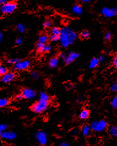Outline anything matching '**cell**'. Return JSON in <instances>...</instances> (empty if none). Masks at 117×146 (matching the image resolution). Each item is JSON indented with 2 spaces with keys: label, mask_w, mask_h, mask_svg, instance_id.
I'll return each mask as SVG.
<instances>
[{
  "label": "cell",
  "mask_w": 117,
  "mask_h": 146,
  "mask_svg": "<svg viewBox=\"0 0 117 146\" xmlns=\"http://www.w3.org/2000/svg\"><path fill=\"white\" fill-rule=\"evenodd\" d=\"M77 38V34L74 30L68 27H65L61 29L59 40V44L62 48H66L73 44Z\"/></svg>",
  "instance_id": "cell-1"
},
{
  "label": "cell",
  "mask_w": 117,
  "mask_h": 146,
  "mask_svg": "<svg viewBox=\"0 0 117 146\" xmlns=\"http://www.w3.org/2000/svg\"><path fill=\"white\" fill-rule=\"evenodd\" d=\"M17 8V3L10 0L0 6V16H9L13 14Z\"/></svg>",
  "instance_id": "cell-2"
},
{
  "label": "cell",
  "mask_w": 117,
  "mask_h": 146,
  "mask_svg": "<svg viewBox=\"0 0 117 146\" xmlns=\"http://www.w3.org/2000/svg\"><path fill=\"white\" fill-rule=\"evenodd\" d=\"M107 126L108 124L106 121L104 120H99L93 121L90 125V128L95 132H103L107 129Z\"/></svg>",
  "instance_id": "cell-3"
},
{
  "label": "cell",
  "mask_w": 117,
  "mask_h": 146,
  "mask_svg": "<svg viewBox=\"0 0 117 146\" xmlns=\"http://www.w3.org/2000/svg\"><path fill=\"white\" fill-rule=\"evenodd\" d=\"M48 106V102L42 101L39 99V101L36 102L32 106L31 109L33 112L36 113H41L46 111Z\"/></svg>",
  "instance_id": "cell-4"
},
{
  "label": "cell",
  "mask_w": 117,
  "mask_h": 146,
  "mask_svg": "<svg viewBox=\"0 0 117 146\" xmlns=\"http://www.w3.org/2000/svg\"><path fill=\"white\" fill-rule=\"evenodd\" d=\"M102 16L105 18H113L117 16V7H104L101 10Z\"/></svg>",
  "instance_id": "cell-5"
},
{
  "label": "cell",
  "mask_w": 117,
  "mask_h": 146,
  "mask_svg": "<svg viewBox=\"0 0 117 146\" xmlns=\"http://www.w3.org/2000/svg\"><path fill=\"white\" fill-rule=\"evenodd\" d=\"M30 65L31 62L29 60H20L16 65H14V69L17 71H22L28 69Z\"/></svg>",
  "instance_id": "cell-6"
},
{
  "label": "cell",
  "mask_w": 117,
  "mask_h": 146,
  "mask_svg": "<svg viewBox=\"0 0 117 146\" xmlns=\"http://www.w3.org/2000/svg\"><path fill=\"white\" fill-rule=\"evenodd\" d=\"M80 56V54L78 52L75 51H71L67 55H66L65 58L64 59V61H65L66 64L69 65L73 63V62H74L75 60L78 58Z\"/></svg>",
  "instance_id": "cell-7"
},
{
  "label": "cell",
  "mask_w": 117,
  "mask_h": 146,
  "mask_svg": "<svg viewBox=\"0 0 117 146\" xmlns=\"http://www.w3.org/2000/svg\"><path fill=\"white\" fill-rule=\"evenodd\" d=\"M35 137L37 141L41 145H45L47 143V134L42 131H38L36 133Z\"/></svg>",
  "instance_id": "cell-8"
},
{
  "label": "cell",
  "mask_w": 117,
  "mask_h": 146,
  "mask_svg": "<svg viewBox=\"0 0 117 146\" xmlns=\"http://www.w3.org/2000/svg\"><path fill=\"white\" fill-rule=\"evenodd\" d=\"M22 94L23 98L26 99H32L35 98L36 93V91L31 88H24L22 91Z\"/></svg>",
  "instance_id": "cell-9"
},
{
  "label": "cell",
  "mask_w": 117,
  "mask_h": 146,
  "mask_svg": "<svg viewBox=\"0 0 117 146\" xmlns=\"http://www.w3.org/2000/svg\"><path fill=\"white\" fill-rule=\"evenodd\" d=\"M16 78V74L12 72H7L5 75L1 76V82L4 84H8L12 82Z\"/></svg>",
  "instance_id": "cell-10"
},
{
  "label": "cell",
  "mask_w": 117,
  "mask_h": 146,
  "mask_svg": "<svg viewBox=\"0 0 117 146\" xmlns=\"http://www.w3.org/2000/svg\"><path fill=\"white\" fill-rule=\"evenodd\" d=\"M52 46L48 44H41L37 43L36 49L39 53H46L50 52L52 50Z\"/></svg>",
  "instance_id": "cell-11"
},
{
  "label": "cell",
  "mask_w": 117,
  "mask_h": 146,
  "mask_svg": "<svg viewBox=\"0 0 117 146\" xmlns=\"http://www.w3.org/2000/svg\"><path fill=\"white\" fill-rule=\"evenodd\" d=\"M3 139L7 140V141H13L16 139L17 134L16 133L12 131H5L2 133L1 137Z\"/></svg>",
  "instance_id": "cell-12"
},
{
  "label": "cell",
  "mask_w": 117,
  "mask_h": 146,
  "mask_svg": "<svg viewBox=\"0 0 117 146\" xmlns=\"http://www.w3.org/2000/svg\"><path fill=\"white\" fill-rule=\"evenodd\" d=\"M83 7L80 5H75L72 7V12L76 16H80L83 13Z\"/></svg>",
  "instance_id": "cell-13"
},
{
  "label": "cell",
  "mask_w": 117,
  "mask_h": 146,
  "mask_svg": "<svg viewBox=\"0 0 117 146\" xmlns=\"http://www.w3.org/2000/svg\"><path fill=\"white\" fill-rule=\"evenodd\" d=\"M59 64V59L56 57H52V58L48 61L49 67L52 68H54L58 66Z\"/></svg>",
  "instance_id": "cell-14"
},
{
  "label": "cell",
  "mask_w": 117,
  "mask_h": 146,
  "mask_svg": "<svg viewBox=\"0 0 117 146\" xmlns=\"http://www.w3.org/2000/svg\"><path fill=\"white\" fill-rule=\"evenodd\" d=\"M108 132L112 137L117 138V125H112L110 126L108 129Z\"/></svg>",
  "instance_id": "cell-15"
},
{
  "label": "cell",
  "mask_w": 117,
  "mask_h": 146,
  "mask_svg": "<svg viewBox=\"0 0 117 146\" xmlns=\"http://www.w3.org/2000/svg\"><path fill=\"white\" fill-rule=\"evenodd\" d=\"M49 39V37L46 34H42L39 36L37 43L41 44H46Z\"/></svg>",
  "instance_id": "cell-16"
},
{
  "label": "cell",
  "mask_w": 117,
  "mask_h": 146,
  "mask_svg": "<svg viewBox=\"0 0 117 146\" xmlns=\"http://www.w3.org/2000/svg\"><path fill=\"white\" fill-rule=\"evenodd\" d=\"M90 116V112L88 110L84 109L82 110L80 114H79V117H80L82 120H86Z\"/></svg>",
  "instance_id": "cell-17"
},
{
  "label": "cell",
  "mask_w": 117,
  "mask_h": 146,
  "mask_svg": "<svg viewBox=\"0 0 117 146\" xmlns=\"http://www.w3.org/2000/svg\"><path fill=\"white\" fill-rule=\"evenodd\" d=\"M99 60L98 59V58H96V57H94L89 63V67L90 68H96L98 65H99Z\"/></svg>",
  "instance_id": "cell-18"
},
{
  "label": "cell",
  "mask_w": 117,
  "mask_h": 146,
  "mask_svg": "<svg viewBox=\"0 0 117 146\" xmlns=\"http://www.w3.org/2000/svg\"><path fill=\"white\" fill-rule=\"evenodd\" d=\"M26 26L24 24H22V23H20V24H18L16 25V30L18 33H24L26 31Z\"/></svg>",
  "instance_id": "cell-19"
},
{
  "label": "cell",
  "mask_w": 117,
  "mask_h": 146,
  "mask_svg": "<svg viewBox=\"0 0 117 146\" xmlns=\"http://www.w3.org/2000/svg\"><path fill=\"white\" fill-rule=\"evenodd\" d=\"M61 29L59 27H54L50 30V35H55L59 36L61 34Z\"/></svg>",
  "instance_id": "cell-20"
},
{
  "label": "cell",
  "mask_w": 117,
  "mask_h": 146,
  "mask_svg": "<svg viewBox=\"0 0 117 146\" xmlns=\"http://www.w3.org/2000/svg\"><path fill=\"white\" fill-rule=\"evenodd\" d=\"M39 98L41 100H42V101H48V102L49 101V99H50V97H49L48 94L44 91L41 92L39 94Z\"/></svg>",
  "instance_id": "cell-21"
},
{
  "label": "cell",
  "mask_w": 117,
  "mask_h": 146,
  "mask_svg": "<svg viewBox=\"0 0 117 146\" xmlns=\"http://www.w3.org/2000/svg\"><path fill=\"white\" fill-rule=\"evenodd\" d=\"M80 36L82 39H88L90 36V32L88 30H83L80 33Z\"/></svg>",
  "instance_id": "cell-22"
},
{
  "label": "cell",
  "mask_w": 117,
  "mask_h": 146,
  "mask_svg": "<svg viewBox=\"0 0 117 146\" xmlns=\"http://www.w3.org/2000/svg\"><path fill=\"white\" fill-rule=\"evenodd\" d=\"M9 100L7 98H0V108H3L9 104Z\"/></svg>",
  "instance_id": "cell-23"
},
{
  "label": "cell",
  "mask_w": 117,
  "mask_h": 146,
  "mask_svg": "<svg viewBox=\"0 0 117 146\" xmlns=\"http://www.w3.org/2000/svg\"><path fill=\"white\" fill-rule=\"evenodd\" d=\"M90 130H91L90 126L88 125H85L82 128V133L85 136H88L89 135Z\"/></svg>",
  "instance_id": "cell-24"
},
{
  "label": "cell",
  "mask_w": 117,
  "mask_h": 146,
  "mask_svg": "<svg viewBox=\"0 0 117 146\" xmlns=\"http://www.w3.org/2000/svg\"><path fill=\"white\" fill-rule=\"evenodd\" d=\"M7 72H8L7 71V68L5 65L1 64H0V76H2L4 75H5Z\"/></svg>",
  "instance_id": "cell-25"
},
{
  "label": "cell",
  "mask_w": 117,
  "mask_h": 146,
  "mask_svg": "<svg viewBox=\"0 0 117 146\" xmlns=\"http://www.w3.org/2000/svg\"><path fill=\"white\" fill-rule=\"evenodd\" d=\"M20 60V59H18V58H12V59H9L7 60V62L8 64L9 65H16L17 62H19Z\"/></svg>",
  "instance_id": "cell-26"
},
{
  "label": "cell",
  "mask_w": 117,
  "mask_h": 146,
  "mask_svg": "<svg viewBox=\"0 0 117 146\" xmlns=\"http://www.w3.org/2000/svg\"><path fill=\"white\" fill-rule=\"evenodd\" d=\"M43 26L45 29H50L52 26V22L50 20H46L43 23Z\"/></svg>",
  "instance_id": "cell-27"
},
{
  "label": "cell",
  "mask_w": 117,
  "mask_h": 146,
  "mask_svg": "<svg viewBox=\"0 0 117 146\" xmlns=\"http://www.w3.org/2000/svg\"><path fill=\"white\" fill-rule=\"evenodd\" d=\"M111 106L114 109H117V94L112 99Z\"/></svg>",
  "instance_id": "cell-28"
},
{
  "label": "cell",
  "mask_w": 117,
  "mask_h": 146,
  "mask_svg": "<svg viewBox=\"0 0 117 146\" xmlns=\"http://www.w3.org/2000/svg\"><path fill=\"white\" fill-rule=\"evenodd\" d=\"M49 40L52 42H56L59 41V36L55 35H50L49 36Z\"/></svg>",
  "instance_id": "cell-29"
},
{
  "label": "cell",
  "mask_w": 117,
  "mask_h": 146,
  "mask_svg": "<svg viewBox=\"0 0 117 146\" xmlns=\"http://www.w3.org/2000/svg\"><path fill=\"white\" fill-rule=\"evenodd\" d=\"M112 38V33L110 32H107L104 35V39L105 41H110Z\"/></svg>",
  "instance_id": "cell-30"
},
{
  "label": "cell",
  "mask_w": 117,
  "mask_h": 146,
  "mask_svg": "<svg viewBox=\"0 0 117 146\" xmlns=\"http://www.w3.org/2000/svg\"><path fill=\"white\" fill-rule=\"evenodd\" d=\"M110 90L112 93H116V92H117V80H116V82L115 83L112 84V86H110Z\"/></svg>",
  "instance_id": "cell-31"
},
{
  "label": "cell",
  "mask_w": 117,
  "mask_h": 146,
  "mask_svg": "<svg viewBox=\"0 0 117 146\" xmlns=\"http://www.w3.org/2000/svg\"><path fill=\"white\" fill-rule=\"evenodd\" d=\"M7 126L5 124H0V137H1L2 133L3 131H5L7 129Z\"/></svg>",
  "instance_id": "cell-32"
},
{
  "label": "cell",
  "mask_w": 117,
  "mask_h": 146,
  "mask_svg": "<svg viewBox=\"0 0 117 146\" xmlns=\"http://www.w3.org/2000/svg\"><path fill=\"white\" fill-rule=\"evenodd\" d=\"M31 77L35 80H37L39 78V75L36 72H33L31 74Z\"/></svg>",
  "instance_id": "cell-33"
},
{
  "label": "cell",
  "mask_w": 117,
  "mask_h": 146,
  "mask_svg": "<svg viewBox=\"0 0 117 146\" xmlns=\"http://www.w3.org/2000/svg\"><path fill=\"white\" fill-rule=\"evenodd\" d=\"M22 43H23V38L20 36L17 38V39L16 40V44L17 45H20L22 44Z\"/></svg>",
  "instance_id": "cell-34"
},
{
  "label": "cell",
  "mask_w": 117,
  "mask_h": 146,
  "mask_svg": "<svg viewBox=\"0 0 117 146\" xmlns=\"http://www.w3.org/2000/svg\"><path fill=\"white\" fill-rule=\"evenodd\" d=\"M112 64L114 65V67L117 69V55H116L113 59Z\"/></svg>",
  "instance_id": "cell-35"
},
{
  "label": "cell",
  "mask_w": 117,
  "mask_h": 146,
  "mask_svg": "<svg viewBox=\"0 0 117 146\" xmlns=\"http://www.w3.org/2000/svg\"><path fill=\"white\" fill-rule=\"evenodd\" d=\"M98 59H99V62H104L105 59V55H100L98 57Z\"/></svg>",
  "instance_id": "cell-36"
},
{
  "label": "cell",
  "mask_w": 117,
  "mask_h": 146,
  "mask_svg": "<svg viewBox=\"0 0 117 146\" xmlns=\"http://www.w3.org/2000/svg\"><path fill=\"white\" fill-rule=\"evenodd\" d=\"M65 57H66V54L65 53H63V52H61V53H59V57L60 59H64L65 58Z\"/></svg>",
  "instance_id": "cell-37"
},
{
  "label": "cell",
  "mask_w": 117,
  "mask_h": 146,
  "mask_svg": "<svg viewBox=\"0 0 117 146\" xmlns=\"http://www.w3.org/2000/svg\"><path fill=\"white\" fill-rule=\"evenodd\" d=\"M3 38H4V35L2 32H0V43H1L2 41L3 40Z\"/></svg>",
  "instance_id": "cell-38"
},
{
  "label": "cell",
  "mask_w": 117,
  "mask_h": 146,
  "mask_svg": "<svg viewBox=\"0 0 117 146\" xmlns=\"http://www.w3.org/2000/svg\"><path fill=\"white\" fill-rule=\"evenodd\" d=\"M9 1L10 0H0V6L3 5V4L7 3V1Z\"/></svg>",
  "instance_id": "cell-39"
},
{
  "label": "cell",
  "mask_w": 117,
  "mask_h": 146,
  "mask_svg": "<svg viewBox=\"0 0 117 146\" xmlns=\"http://www.w3.org/2000/svg\"><path fill=\"white\" fill-rule=\"evenodd\" d=\"M59 146H69V145L67 143H65V142H63V143H60Z\"/></svg>",
  "instance_id": "cell-40"
},
{
  "label": "cell",
  "mask_w": 117,
  "mask_h": 146,
  "mask_svg": "<svg viewBox=\"0 0 117 146\" xmlns=\"http://www.w3.org/2000/svg\"><path fill=\"white\" fill-rule=\"evenodd\" d=\"M22 98H23V96H22V94H18V95H17V96H16V99H17V100H21Z\"/></svg>",
  "instance_id": "cell-41"
},
{
  "label": "cell",
  "mask_w": 117,
  "mask_h": 146,
  "mask_svg": "<svg viewBox=\"0 0 117 146\" xmlns=\"http://www.w3.org/2000/svg\"><path fill=\"white\" fill-rule=\"evenodd\" d=\"M66 86H67V88H68V89H71V88H73L74 87L73 84H70V83L67 84Z\"/></svg>",
  "instance_id": "cell-42"
},
{
  "label": "cell",
  "mask_w": 117,
  "mask_h": 146,
  "mask_svg": "<svg viewBox=\"0 0 117 146\" xmlns=\"http://www.w3.org/2000/svg\"><path fill=\"white\" fill-rule=\"evenodd\" d=\"M82 1V2L83 3H90V1H92V0H81Z\"/></svg>",
  "instance_id": "cell-43"
}]
</instances>
